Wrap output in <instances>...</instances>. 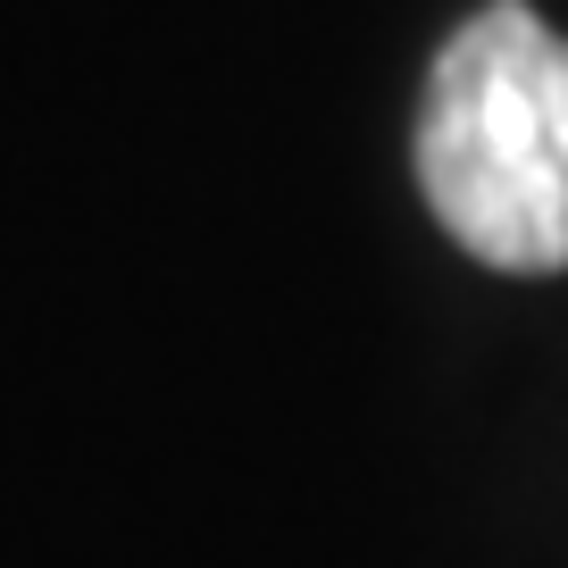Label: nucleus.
Here are the masks:
<instances>
[{
    "label": "nucleus",
    "instance_id": "f257e3e1",
    "mask_svg": "<svg viewBox=\"0 0 568 568\" xmlns=\"http://www.w3.org/2000/svg\"><path fill=\"white\" fill-rule=\"evenodd\" d=\"M418 193L501 276L568 267V34L485 0L418 101Z\"/></svg>",
    "mask_w": 568,
    "mask_h": 568
}]
</instances>
